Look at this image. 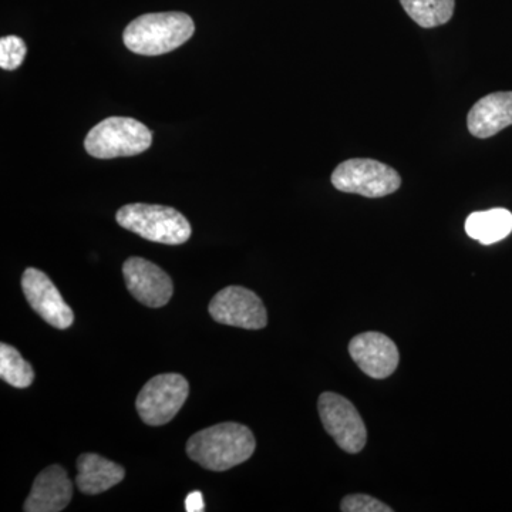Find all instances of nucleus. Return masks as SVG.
Wrapping results in <instances>:
<instances>
[{"instance_id":"nucleus-1","label":"nucleus","mask_w":512,"mask_h":512,"mask_svg":"<svg viewBox=\"0 0 512 512\" xmlns=\"http://www.w3.org/2000/svg\"><path fill=\"white\" fill-rule=\"evenodd\" d=\"M254 433L238 423H221L195 433L188 440L187 454L205 470L227 471L245 463L254 454Z\"/></svg>"},{"instance_id":"nucleus-2","label":"nucleus","mask_w":512,"mask_h":512,"mask_svg":"<svg viewBox=\"0 0 512 512\" xmlns=\"http://www.w3.org/2000/svg\"><path fill=\"white\" fill-rule=\"evenodd\" d=\"M194 32V20L183 12L147 13L127 26L123 40L137 55L160 56L183 46Z\"/></svg>"},{"instance_id":"nucleus-3","label":"nucleus","mask_w":512,"mask_h":512,"mask_svg":"<svg viewBox=\"0 0 512 512\" xmlns=\"http://www.w3.org/2000/svg\"><path fill=\"white\" fill-rule=\"evenodd\" d=\"M120 227L147 241L181 245L191 238V225L180 211L164 205L128 204L117 211Z\"/></svg>"},{"instance_id":"nucleus-4","label":"nucleus","mask_w":512,"mask_h":512,"mask_svg":"<svg viewBox=\"0 0 512 512\" xmlns=\"http://www.w3.org/2000/svg\"><path fill=\"white\" fill-rule=\"evenodd\" d=\"M153 143V133L130 117H109L100 121L84 140L87 153L99 160L138 156Z\"/></svg>"},{"instance_id":"nucleus-5","label":"nucleus","mask_w":512,"mask_h":512,"mask_svg":"<svg viewBox=\"0 0 512 512\" xmlns=\"http://www.w3.org/2000/svg\"><path fill=\"white\" fill-rule=\"evenodd\" d=\"M336 190L366 198H382L402 185L399 173L389 165L370 158H352L338 165L332 174Z\"/></svg>"},{"instance_id":"nucleus-6","label":"nucleus","mask_w":512,"mask_h":512,"mask_svg":"<svg viewBox=\"0 0 512 512\" xmlns=\"http://www.w3.org/2000/svg\"><path fill=\"white\" fill-rule=\"evenodd\" d=\"M188 394L190 384L178 373L153 377L138 393V416L148 426H164L177 416L187 402Z\"/></svg>"},{"instance_id":"nucleus-7","label":"nucleus","mask_w":512,"mask_h":512,"mask_svg":"<svg viewBox=\"0 0 512 512\" xmlns=\"http://www.w3.org/2000/svg\"><path fill=\"white\" fill-rule=\"evenodd\" d=\"M319 416L323 427L343 451L360 453L366 446L367 430L362 417L352 403L340 394H320Z\"/></svg>"},{"instance_id":"nucleus-8","label":"nucleus","mask_w":512,"mask_h":512,"mask_svg":"<svg viewBox=\"0 0 512 512\" xmlns=\"http://www.w3.org/2000/svg\"><path fill=\"white\" fill-rule=\"evenodd\" d=\"M211 318L221 325L258 330L268 325L264 302L256 293L242 286H228L211 299Z\"/></svg>"},{"instance_id":"nucleus-9","label":"nucleus","mask_w":512,"mask_h":512,"mask_svg":"<svg viewBox=\"0 0 512 512\" xmlns=\"http://www.w3.org/2000/svg\"><path fill=\"white\" fill-rule=\"evenodd\" d=\"M22 289L29 305L45 322L56 329L73 325L74 313L64 302L52 279L36 268H28L22 276Z\"/></svg>"},{"instance_id":"nucleus-10","label":"nucleus","mask_w":512,"mask_h":512,"mask_svg":"<svg viewBox=\"0 0 512 512\" xmlns=\"http://www.w3.org/2000/svg\"><path fill=\"white\" fill-rule=\"evenodd\" d=\"M128 292L148 308H161L170 302L174 285L170 276L153 262L144 258H128L123 265Z\"/></svg>"},{"instance_id":"nucleus-11","label":"nucleus","mask_w":512,"mask_h":512,"mask_svg":"<svg viewBox=\"0 0 512 512\" xmlns=\"http://www.w3.org/2000/svg\"><path fill=\"white\" fill-rule=\"evenodd\" d=\"M349 353L360 370L372 379H387L399 366V350L383 333H360L349 343Z\"/></svg>"},{"instance_id":"nucleus-12","label":"nucleus","mask_w":512,"mask_h":512,"mask_svg":"<svg viewBox=\"0 0 512 512\" xmlns=\"http://www.w3.org/2000/svg\"><path fill=\"white\" fill-rule=\"evenodd\" d=\"M73 484L60 466L45 468L33 483L23 510L26 512H60L70 504Z\"/></svg>"},{"instance_id":"nucleus-13","label":"nucleus","mask_w":512,"mask_h":512,"mask_svg":"<svg viewBox=\"0 0 512 512\" xmlns=\"http://www.w3.org/2000/svg\"><path fill=\"white\" fill-rule=\"evenodd\" d=\"M467 126L477 138L493 137L512 126V92L491 93L478 100L468 113Z\"/></svg>"},{"instance_id":"nucleus-14","label":"nucleus","mask_w":512,"mask_h":512,"mask_svg":"<svg viewBox=\"0 0 512 512\" xmlns=\"http://www.w3.org/2000/svg\"><path fill=\"white\" fill-rule=\"evenodd\" d=\"M77 471V488L86 495L106 493L126 477V471L119 464L93 453L79 457Z\"/></svg>"},{"instance_id":"nucleus-15","label":"nucleus","mask_w":512,"mask_h":512,"mask_svg":"<svg viewBox=\"0 0 512 512\" xmlns=\"http://www.w3.org/2000/svg\"><path fill=\"white\" fill-rule=\"evenodd\" d=\"M466 232L480 244L493 245L511 234L512 214L504 208L474 212L467 218Z\"/></svg>"},{"instance_id":"nucleus-16","label":"nucleus","mask_w":512,"mask_h":512,"mask_svg":"<svg viewBox=\"0 0 512 512\" xmlns=\"http://www.w3.org/2000/svg\"><path fill=\"white\" fill-rule=\"evenodd\" d=\"M403 9L424 29L446 25L453 18L456 0H400Z\"/></svg>"},{"instance_id":"nucleus-17","label":"nucleus","mask_w":512,"mask_h":512,"mask_svg":"<svg viewBox=\"0 0 512 512\" xmlns=\"http://www.w3.org/2000/svg\"><path fill=\"white\" fill-rule=\"evenodd\" d=\"M0 377L3 382L16 389H26L35 380V372L18 350L2 343L0 345Z\"/></svg>"},{"instance_id":"nucleus-18","label":"nucleus","mask_w":512,"mask_h":512,"mask_svg":"<svg viewBox=\"0 0 512 512\" xmlns=\"http://www.w3.org/2000/svg\"><path fill=\"white\" fill-rule=\"evenodd\" d=\"M28 47L26 43L18 36H6L0 39V67L3 70L18 69L25 60Z\"/></svg>"},{"instance_id":"nucleus-19","label":"nucleus","mask_w":512,"mask_h":512,"mask_svg":"<svg viewBox=\"0 0 512 512\" xmlns=\"http://www.w3.org/2000/svg\"><path fill=\"white\" fill-rule=\"evenodd\" d=\"M343 512H393V508L366 494H353L343 498L340 504Z\"/></svg>"},{"instance_id":"nucleus-20","label":"nucleus","mask_w":512,"mask_h":512,"mask_svg":"<svg viewBox=\"0 0 512 512\" xmlns=\"http://www.w3.org/2000/svg\"><path fill=\"white\" fill-rule=\"evenodd\" d=\"M185 508L190 512L204 511V501L201 493H191L185 500Z\"/></svg>"}]
</instances>
